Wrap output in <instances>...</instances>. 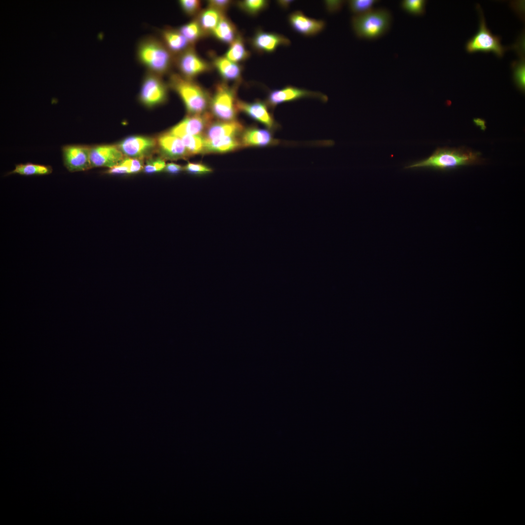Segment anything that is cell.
Listing matches in <instances>:
<instances>
[{"label": "cell", "mask_w": 525, "mask_h": 525, "mask_svg": "<svg viewBox=\"0 0 525 525\" xmlns=\"http://www.w3.org/2000/svg\"><path fill=\"white\" fill-rule=\"evenodd\" d=\"M190 156L205 154V139L201 135H186L180 138Z\"/></svg>", "instance_id": "obj_28"}, {"label": "cell", "mask_w": 525, "mask_h": 525, "mask_svg": "<svg viewBox=\"0 0 525 525\" xmlns=\"http://www.w3.org/2000/svg\"><path fill=\"white\" fill-rule=\"evenodd\" d=\"M237 107L239 111L243 112L251 119L262 124L272 132L280 129V127L269 110V107L265 102L256 100L250 103L238 99Z\"/></svg>", "instance_id": "obj_11"}, {"label": "cell", "mask_w": 525, "mask_h": 525, "mask_svg": "<svg viewBox=\"0 0 525 525\" xmlns=\"http://www.w3.org/2000/svg\"><path fill=\"white\" fill-rule=\"evenodd\" d=\"M167 84L169 88L180 97L189 115L208 111L211 96L193 80L187 79L179 73L171 72Z\"/></svg>", "instance_id": "obj_3"}, {"label": "cell", "mask_w": 525, "mask_h": 525, "mask_svg": "<svg viewBox=\"0 0 525 525\" xmlns=\"http://www.w3.org/2000/svg\"><path fill=\"white\" fill-rule=\"evenodd\" d=\"M250 55V52L245 47L243 37L239 33L229 45L225 56L232 62L239 63L248 59Z\"/></svg>", "instance_id": "obj_25"}, {"label": "cell", "mask_w": 525, "mask_h": 525, "mask_svg": "<svg viewBox=\"0 0 525 525\" xmlns=\"http://www.w3.org/2000/svg\"><path fill=\"white\" fill-rule=\"evenodd\" d=\"M477 9L480 15L478 30L467 42L466 51L469 53L477 52L485 53L491 52L497 56L502 57L507 48L501 44L500 37L493 35L487 28L483 13L478 4Z\"/></svg>", "instance_id": "obj_6"}, {"label": "cell", "mask_w": 525, "mask_h": 525, "mask_svg": "<svg viewBox=\"0 0 525 525\" xmlns=\"http://www.w3.org/2000/svg\"><path fill=\"white\" fill-rule=\"evenodd\" d=\"M175 66L183 77L193 80L199 75L210 72L211 64L201 58L195 51L193 46L175 57Z\"/></svg>", "instance_id": "obj_8"}, {"label": "cell", "mask_w": 525, "mask_h": 525, "mask_svg": "<svg viewBox=\"0 0 525 525\" xmlns=\"http://www.w3.org/2000/svg\"><path fill=\"white\" fill-rule=\"evenodd\" d=\"M90 147L77 144L65 145L62 152L64 166L70 172L84 171L91 168L89 160Z\"/></svg>", "instance_id": "obj_12"}, {"label": "cell", "mask_w": 525, "mask_h": 525, "mask_svg": "<svg viewBox=\"0 0 525 525\" xmlns=\"http://www.w3.org/2000/svg\"><path fill=\"white\" fill-rule=\"evenodd\" d=\"M481 154L465 147L438 148L428 158L408 164L406 169L429 168L445 171L484 163Z\"/></svg>", "instance_id": "obj_1"}, {"label": "cell", "mask_w": 525, "mask_h": 525, "mask_svg": "<svg viewBox=\"0 0 525 525\" xmlns=\"http://www.w3.org/2000/svg\"><path fill=\"white\" fill-rule=\"evenodd\" d=\"M117 146L126 157L140 159L154 151L157 141L148 137L132 136L123 140Z\"/></svg>", "instance_id": "obj_13"}, {"label": "cell", "mask_w": 525, "mask_h": 525, "mask_svg": "<svg viewBox=\"0 0 525 525\" xmlns=\"http://www.w3.org/2000/svg\"><path fill=\"white\" fill-rule=\"evenodd\" d=\"M207 7L215 9L223 14L229 8L232 1L228 0H210L207 1Z\"/></svg>", "instance_id": "obj_37"}, {"label": "cell", "mask_w": 525, "mask_h": 525, "mask_svg": "<svg viewBox=\"0 0 525 525\" xmlns=\"http://www.w3.org/2000/svg\"><path fill=\"white\" fill-rule=\"evenodd\" d=\"M293 1L289 0H280L277 1V3L283 9H287Z\"/></svg>", "instance_id": "obj_40"}, {"label": "cell", "mask_w": 525, "mask_h": 525, "mask_svg": "<svg viewBox=\"0 0 525 525\" xmlns=\"http://www.w3.org/2000/svg\"><path fill=\"white\" fill-rule=\"evenodd\" d=\"M213 116L210 112L189 115L175 125L168 131L179 138L186 135H201L213 122Z\"/></svg>", "instance_id": "obj_10"}, {"label": "cell", "mask_w": 525, "mask_h": 525, "mask_svg": "<svg viewBox=\"0 0 525 525\" xmlns=\"http://www.w3.org/2000/svg\"><path fill=\"white\" fill-rule=\"evenodd\" d=\"M124 155L117 146L103 144L90 147L89 160L91 168H112L119 164Z\"/></svg>", "instance_id": "obj_15"}, {"label": "cell", "mask_w": 525, "mask_h": 525, "mask_svg": "<svg viewBox=\"0 0 525 525\" xmlns=\"http://www.w3.org/2000/svg\"><path fill=\"white\" fill-rule=\"evenodd\" d=\"M162 77L147 71L144 74L139 99L145 106L152 108L166 102L169 87Z\"/></svg>", "instance_id": "obj_7"}, {"label": "cell", "mask_w": 525, "mask_h": 525, "mask_svg": "<svg viewBox=\"0 0 525 525\" xmlns=\"http://www.w3.org/2000/svg\"><path fill=\"white\" fill-rule=\"evenodd\" d=\"M179 5L183 12L187 16L195 17L201 11L202 4L197 0H180Z\"/></svg>", "instance_id": "obj_33"}, {"label": "cell", "mask_w": 525, "mask_h": 525, "mask_svg": "<svg viewBox=\"0 0 525 525\" xmlns=\"http://www.w3.org/2000/svg\"><path fill=\"white\" fill-rule=\"evenodd\" d=\"M157 146L165 158L176 160L190 156L181 139L168 132L158 137Z\"/></svg>", "instance_id": "obj_18"}, {"label": "cell", "mask_w": 525, "mask_h": 525, "mask_svg": "<svg viewBox=\"0 0 525 525\" xmlns=\"http://www.w3.org/2000/svg\"><path fill=\"white\" fill-rule=\"evenodd\" d=\"M306 98L317 99L324 102L328 100L327 96L320 92L288 85L281 88L270 91L265 102L269 108H274L280 104Z\"/></svg>", "instance_id": "obj_9"}, {"label": "cell", "mask_w": 525, "mask_h": 525, "mask_svg": "<svg viewBox=\"0 0 525 525\" xmlns=\"http://www.w3.org/2000/svg\"><path fill=\"white\" fill-rule=\"evenodd\" d=\"M165 161L163 158H151L147 160L143 171L146 174H153L164 170Z\"/></svg>", "instance_id": "obj_35"}, {"label": "cell", "mask_w": 525, "mask_h": 525, "mask_svg": "<svg viewBox=\"0 0 525 525\" xmlns=\"http://www.w3.org/2000/svg\"><path fill=\"white\" fill-rule=\"evenodd\" d=\"M184 170V167L175 163H169L166 165L164 171L170 174H177Z\"/></svg>", "instance_id": "obj_39"}, {"label": "cell", "mask_w": 525, "mask_h": 525, "mask_svg": "<svg viewBox=\"0 0 525 525\" xmlns=\"http://www.w3.org/2000/svg\"><path fill=\"white\" fill-rule=\"evenodd\" d=\"M225 14L210 7L201 11L195 17L202 29L206 35H211Z\"/></svg>", "instance_id": "obj_24"}, {"label": "cell", "mask_w": 525, "mask_h": 525, "mask_svg": "<svg viewBox=\"0 0 525 525\" xmlns=\"http://www.w3.org/2000/svg\"><path fill=\"white\" fill-rule=\"evenodd\" d=\"M160 39L175 56L192 47L177 29L166 26L159 31Z\"/></svg>", "instance_id": "obj_21"}, {"label": "cell", "mask_w": 525, "mask_h": 525, "mask_svg": "<svg viewBox=\"0 0 525 525\" xmlns=\"http://www.w3.org/2000/svg\"><path fill=\"white\" fill-rule=\"evenodd\" d=\"M392 15L385 8L372 9L364 14L354 15L351 20L352 29L359 38L368 40L377 39L389 29Z\"/></svg>", "instance_id": "obj_4"}, {"label": "cell", "mask_w": 525, "mask_h": 525, "mask_svg": "<svg viewBox=\"0 0 525 525\" xmlns=\"http://www.w3.org/2000/svg\"><path fill=\"white\" fill-rule=\"evenodd\" d=\"M121 162L128 168L131 174L138 173L143 170V162L140 158L124 157Z\"/></svg>", "instance_id": "obj_36"}, {"label": "cell", "mask_w": 525, "mask_h": 525, "mask_svg": "<svg viewBox=\"0 0 525 525\" xmlns=\"http://www.w3.org/2000/svg\"><path fill=\"white\" fill-rule=\"evenodd\" d=\"M242 147L240 137H226L211 140L205 139V154L226 153Z\"/></svg>", "instance_id": "obj_22"}, {"label": "cell", "mask_w": 525, "mask_h": 525, "mask_svg": "<svg viewBox=\"0 0 525 525\" xmlns=\"http://www.w3.org/2000/svg\"><path fill=\"white\" fill-rule=\"evenodd\" d=\"M237 84L230 87L222 81L217 83L214 87L209 108L213 117L219 121H230L236 119L239 112L237 107Z\"/></svg>", "instance_id": "obj_5"}, {"label": "cell", "mask_w": 525, "mask_h": 525, "mask_svg": "<svg viewBox=\"0 0 525 525\" xmlns=\"http://www.w3.org/2000/svg\"><path fill=\"white\" fill-rule=\"evenodd\" d=\"M50 166L27 163L19 164L10 174H17L22 175H46L52 172Z\"/></svg>", "instance_id": "obj_27"}, {"label": "cell", "mask_w": 525, "mask_h": 525, "mask_svg": "<svg viewBox=\"0 0 525 525\" xmlns=\"http://www.w3.org/2000/svg\"><path fill=\"white\" fill-rule=\"evenodd\" d=\"M245 127L242 123L235 120L230 121L213 122L204 134L205 139L211 140L226 137H240Z\"/></svg>", "instance_id": "obj_20"}, {"label": "cell", "mask_w": 525, "mask_h": 525, "mask_svg": "<svg viewBox=\"0 0 525 525\" xmlns=\"http://www.w3.org/2000/svg\"><path fill=\"white\" fill-rule=\"evenodd\" d=\"M513 70V78L515 85L522 91L525 89V63L523 52L521 54L520 60L515 61L512 64Z\"/></svg>", "instance_id": "obj_30"}, {"label": "cell", "mask_w": 525, "mask_h": 525, "mask_svg": "<svg viewBox=\"0 0 525 525\" xmlns=\"http://www.w3.org/2000/svg\"><path fill=\"white\" fill-rule=\"evenodd\" d=\"M272 132L255 125L245 128L240 136L243 147H265L289 143L274 138Z\"/></svg>", "instance_id": "obj_16"}, {"label": "cell", "mask_w": 525, "mask_h": 525, "mask_svg": "<svg viewBox=\"0 0 525 525\" xmlns=\"http://www.w3.org/2000/svg\"><path fill=\"white\" fill-rule=\"evenodd\" d=\"M136 57L147 71L162 77L169 75L175 66V57L160 38L155 36L144 37L139 42Z\"/></svg>", "instance_id": "obj_2"}, {"label": "cell", "mask_w": 525, "mask_h": 525, "mask_svg": "<svg viewBox=\"0 0 525 525\" xmlns=\"http://www.w3.org/2000/svg\"><path fill=\"white\" fill-rule=\"evenodd\" d=\"M213 68L217 71L223 79V81H235L236 83L241 82L243 67L239 63H234L228 60L225 56H218L213 52H210Z\"/></svg>", "instance_id": "obj_19"}, {"label": "cell", "mask_w": 525, "mask_h": 525, "mask_svg": "<svg viewBox=\"0 0 525 525\" xmlns=\"http://www.w3.org/2000/svg\"><path fill=\"white\" fill-rule=\"evenodd\" d=\"M238 34L235 25L225 15L211 35L217 40L230 45Z\"/></svg>", "instance_id": "obj_23"}, {"label": "cell", "mask_w": 525, "mask_h": 525, "mask_svg": "<svg viewBox=\"0 0 525 525\" xmlns=\"http://www.w3.org/2000/svg\"><path fill=\"white\" fill-rule=\"evenodd\" d=\"M288 23L296 32L305 36H314L320 33L326 23L322 20L306 16L301 11H295L288 16Z\"/></svg>", "instance_id": "obj_17"}, {"label": "cell", "mask_w": 525, "mask_h": 525, "mask_svg": "<svg viewBox=\"0 0 525 525\" xmlns=\"http://www.w3.org/2000/svg\"><path fill=\"white\" fill-rule=\"evenodd\" d=\"M177 29L193 46L198 41L207 36L195 17L191 21L180 26Z\"/></svg>", "instance_id": "obj_26"}, {"label": "cell", "mask_w": 525, "mask_h": 525, "mask_svg": "<svg viewBox=\"0 0 525 525\" xmlns=\"http://www.w3.org/2000/svg\"><path fill=\"white\" fill-rule=\"evenodd\" d=\"M253 50L259 54L272 53L280 46H288L291 41L285 36L273 32L258 29L249 39Z\"/></svg>", "instance_id": "obj_14"}, {"label": "cell", "mask_w": 525, "mask_h": 525, "mask_svg": "<svg viewBox=\"0 0 525 525\" xmlns=\"http://www.w3.org/2000/svg\"><path fill=\"white\" fill-rule=\"evenodd\" d=\"M378 2L376 0H351L348 2L350 11L354 15L366 13L373 9V5Z\"/></svg>", "instance_id": "obj_32"}, {"label": "cell", "mask_w": 525, "mask_h": 525, "mask_svg": "<svg viewBox=\"0 0 525 525\" xmlns=\"http://www.w3.org/2000/svg\"><path fill=\"white\" fill-rule=\"evenodd\" d=\"M184 170L190 174L197 175H205L213 172L211 168L202 162H188L184 167Z\"/></svg>", "instance_id": "obj_34"}, {"label": "cell", "mask_w": 525, "mask_h": 525, "mask_svg": "<svg viewBox=\"0 0 525 525\" xmlns=\"http://www.w3.org/2000/svg\"><path fill=\"white\" fill-rule=\"evenodd\" d=\"M269 1L265 0H244L237 2V7L251 16H256L266 9Z\"/></svg>", "instance_id": "obj_29"}, {"label": "cell", "mask_w": 525, "mask_h": 525, "mask_svg": "<svg viewBox=\"0 0 525 525\" xmlns=\"http://www.w3.org/2000/svg\"><path fill=\"white\" fill-rule=\"evenodd\" d=\"M426 3L424 0H403L401 3V6L410 14L420 16L425 13Z\"/></svg>", "instance_id": "obj_31"}, {"label": "cell", "mask_w": 525, "mask_h": 525, "mask_svg": "<svg viewBox=\"0 0 525 525\" xmlns=\"http://www.w3.org/2000/svg\"><path fill=\"white\" fill-rule=\"evenodd\" d=\"M344 3V1L342 0H327L325 2L326 9L330 13L339 11L342 8Z\"/></svg>", "instance_id": "obj_38"}]
</instances>
